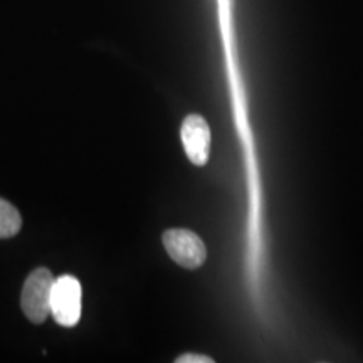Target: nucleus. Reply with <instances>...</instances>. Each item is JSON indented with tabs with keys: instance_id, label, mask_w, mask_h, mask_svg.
<instances>
[{
	"instance_id": "obj_1",
	"label": "nucleus",
	"mask_w": 363,
	"mask_h": 363,
	"mask_svg": "<svg viewBox=\"0 0 363 363\" xmlns=\"http://www.w3.org/2000/svg\"><path fill=\"white\" fill-rule=\"evenodd\" d=\"M54 278L51 271L45 267L34 269L26 279L22 288L21 305L24 315L33 323H43L51 315V294H52Z\"/></svg>"
},
{
	"instance_id": "obj_2",
	"label": "nucleus",
	"mask_w": 363,
	"mask_h": 363,
	"mask_svg": "<svg viewBox=\"0 0 363 363\" xmlns=\"http://www.w3.org/2000/svg\"><path fill=\"white\" fill-rule=\"evenodd\" d=\"M81 299H83V289H81L79 279L71 274H62L54 278L52 294H51V316L56 323L66 328H72L78 325L81 318Z\"/></svg>"
},
{
	"instance_id": "obj_3",
	"label": "nucleus",
	"mask_w": 363,
	"mask_h": 363,
	"mask_svg": "<svg viewBox=\"0 0 363 363\" xmlns=\"http://www.w3.org/2000/svg\"><path fill=\"white\" fill-rule=\"evenodd\" d=\"M163 246L177 264L187 269L202 266L207 259V249L197 234L187 229H170L163 233Z\"/></svg>"
},
{
	"instance_id": "obj_4",
	"label": "nucleus",
	"mask_w": 363,
	"mask_h": 363,
	"mask_svg": "<svg viewBox=\"0 0 363 363\" xmlns=\"http://www.w3.org/2000/svg\"><path fill=\"white\" fill-rule=\"evenodd\" d=\"M182 143L194 165H206L211 155V128L201 115L185 118L182 123Z\"/></svg>"
},
{
	"instance_id": "obj_5",
	"label": "nucleus",
	"mask_w": 363,
	"mask_h": 363,
	"mask_svg": "<svg viewBox=\"0 0 363 363\" xmlns=\"http://www.w3.org/2000/svg\"><path fill=\"white\" fill-rule=\"evenodd\" d=\"M22 227V217L11 202L0 199V239L16 235Z\"/></svg>"
},
{
	"instance_id": "obj_6",
	"label": "nucleus",
	"mask_w": 363,
	"mask_h": 363,
	"mask_svg": "<svg viewBox=\"0 0 363 363\" xmlns=\"http://www.w3.org/2000/svg\"><path fill=\"white\" fill-rule=\"evenodd\" d=\"M179 363H212L214 360L206 355H195V353H187V355H182L177 358Z\"/></svg>"
}]
</instances>
